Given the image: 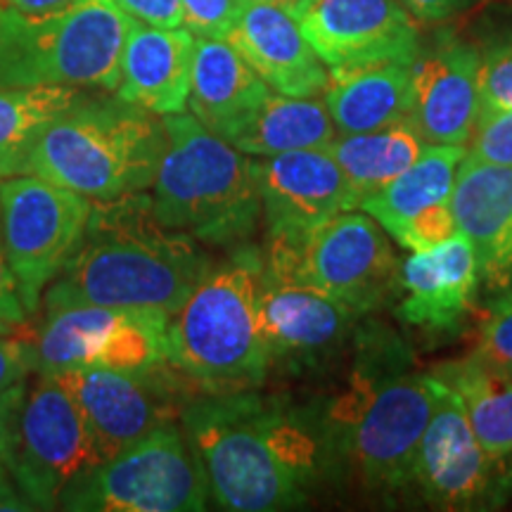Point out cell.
<instances>
[{
  "instance_id": "obj_1",
  "label": "cell",
  "mask_w": 512,
  "mask_h": 512,
  "mask_svg": "<svg viewBox=\"0 0 512 512\" xmlns=\"http://www.w3.org/2000/svg\"><path fill=\"white\" fill-rule=\"evenodd\" d=\"M209 268L197 240L159 223L143 192L95 202L83 242L46 292V311L107 306L171 318Z\"/></svg>"
},
{
  "instance_id": "obj_2",
  "label": "cell",
  "mask_w": 512,
  "mask_h": 512,
  "mask_svg": "<svg viewBox=\"0 0 512 512\" xmlns=\"http://www.w3.org/2000/svg\"><path fill=\"white\" fill-rule=\"evenodd\" d=\"M181 420L221 508L273 512L306 501L320 444L280 403L252 389L207 394L185 403Z\"/></svg>"
},
{
  "instance_id": "obj_3",
  "label": "cell",
  "mask_w": 512,
  "mask_h": 512,
  "mask_svg": "<svg viewBox=\"0 0 512 512\" xmlns=\"http://www.w3.org/2000/svg\"><path fill=\"white\" fill-rule=\"evenodd\" d=\"M166 147L164 121L133 102L88 95L57 114L36 140L29 174L93 202L145 192Z\"/></svg>"
},
{
  "instance_id": "obj_4",
  "label": "cell",
  "mask_w": 512,
  "mask_h": 512,
  "mask_svg": "<svg viewBox=\"0 0 512 512\" xmlns=\"http://www.w3.org/2000/svg\"><path fill=\"white\" fill-rule=\"evenodd\" d=\"M437 394V377L408 366L392 337L358 356L349 389L332 406V422L368 489L392 491L413 482Z\"/></svg>"
},
{
  "instance_id": "obj_5",
  "label": "cell",
  "mask_w": 512,
  "mask_h": 512,
  "mask_svg": "<svg viewBox=\"0 0 512 512\" xmlns=\"http://www.w3.org/2000/svg\"><path fill=\"white\" fill-rule=\"evenodd\" d=\"M162 121L166 147L150 197L157 221L209 245L245 242L261 219L256 159L192 114Z\"/></svg>"
},
{
  "instance_id": "obj_6",
  "label": "cell",
  "mask_w": 512,
  "mask_h": 512,
  "mask_svg": "<svg viewBox=\"0 0 512 512\" xmlns=\"http://www.w3.org/2000/svg\"><path fill=\"white\" fill-rule=\"evenodd\" d=\"M264 256L254 249L211 266L166 325V358L209 394L242 392L266 380L271 354L259 328Z\"/></svg>"
},
{
  "instance_id": "obj_7",
  "label": "cell",
  "mask_w": 512,
  "mask_h": 512,
  "mask_svg": "<svg viewBox=\"0 0 512 512\" xmlns=\"http://www.w3.org/2000/svg\"><path fill=\"white\" fill-rule=\"evenodd\" d=\"M133 17L114 0H76L53 15L3 8L0 88L67 86L112 93Z\"/></svg>"
},
{
  "instance_id": "obj_8",
  "label": "cell",
  "mask_w": 512,
  "mask_h": 512,
  "mask_svg": "<svg viewBox=\"0 0 512 512\" xmlns=\"http://www.w3.org/2000/svg\"><path fill=\"white\" fill-rule=\"evenodd\" d=\"M264 268L328 294L356 313L399 292L401 264L387 230L366 211H342L299 235H268Z\"/></svg>"
},
{
  "instance_id": "obj_9",
  "label": "cell",
  "mask_w": 512,
  "mask_h": 512,
  "mask_svg": "<svg viewBox=\"0 0 512 512\" xmlns=\"http://www.w3.org/2000/svg\"><path fill=\"white\" fill-rule=\"evenodd\" d=\"M200 458L176 422L155 427L67 486L64 510L195 512L207 508Z\"/></svg>"
},
{
  "instance_id": "obj_10",
  "label": "cell",
  "mask_w": 512,
  "mask_h": 512,
  "mask_svg": "<svg viewBox=\"0 0 512 512\" xmlns=\"http://www.w3.org/2000/svg\"><path fill=\"white\" fill-rule=\"evenodd\" d=\"M91 211L88 197L41 176L22 174L0 183L5 256L29 316L79 249Z\"/></svg>"
},
{
  "instance_id": "obj_11",
  "label": "cell",
  "mask_w": 512,
  "mask_h": 512,
  "mask_svg": "<svg viewBox=\"0 0 512 512\" xmlns=\"http://www.w3.org/2000/svg\"><path fill=\"white\" fill-rule=\"evenodd\" d=\"M34 508H55L67 486L102 463L74 396L53 375L27 389L15 434L3 458Z\"/></svg>"
},
{
  "instance_id": "obj_12",
  "label": "cell",
  "mask_w": 512,
  "mask_h": 512,
  "mask_svg": "<svg viewBox=\"0 0 512 512\" xmlns=\"http://www.w3.org/2000/svg\"><path fill=\"white\" fill-rule=\"evenodd\" d=\"M53 377L74 396L102 463L155 427L176 422L190 401V377L169 361L133 370L79 366Z\"/></svg>"
},
{
  "instance_id": "obj_13",
  "label": "cell",
  "mask_w": 512,
  "mask_h": 512,
  "mask_svg": "<svg viewBox=\"0 0 512 512\" xmlns=\"http://www.w3.org/2000/svg\"><path fill=\"white\" fill-rule=\"evenodd\" d=\"M290 12L330 72L413 64L420 53L415 17L403 0H299Z\"/></svg>"
},
{
  "instance_id": "obj_14",
  "label": "cell",
  "mask_w": 512,
  "mask_h": 512,
  "mask_svg": "<svg viewBox=\"0 0 512 512\" xmlns=\"http://www.w3.org/2000/svg\"><path fill=\"white\" fill-rule=\"evenodd\" d=\"M36 373L57 375L79 366L133 370L162 356L157 323L145 313L107 306H67L46 311L34 339Z\"/></svg>"
},
{
  "instance_id": "obj_15",
  "label": "cell",
  "mask_w": 512,
  "mask_h": 512,
  "mask_svg": "<svg viewBox=\"0 0 512 512\" xmlns=\"http://www.w3.org/2000/svg\"><path fill=\"white\" fill-rule=\"evenodd\" d=\"M501 465L484 451L458 399L439 382L413 475L427 501L446 510L477 508L494 498Z\"/></svg>"
},
{
  "instance_id": "obj_16",
  "label": "cell",
  "mask_w": 512,
  "mask_h": 512,
  "mask_svg": "<svg viewBox=\"0 0 512 512\" xmlns=\"http://www.w3.org/2000/svg\"><path fill=\"white\" fill-rule=\"evenodd\" d=\"M261 219L268 235H299L358 209V195L328 147L294 150L256 162Z\"/></svg>"
},
{
  "instance_id": "obj_17",
  "label": "cell",
  "mask_w": 512,
  "mask_h": 512,
  "mask_svg": "<svg viewBox=\"0 0 512 512\" xmlns=\"http://www.w3.org/2000/svg\"><path fill=\"white\" fill-rule=\"evenodd\" d=\"M226 41L275 93L320 98L328 91L330 69L283 5L247 0Z\"/></svg>"
},
{
  "instance_id": "obj_18",
  "label": "cell",
  "mask_w": 512,
  "mask_h": 512,
  "mask_svg": "<svg viewBox=\"0 0 512 512\" xmlns=\"http://www.w3.org/2000/svg\"><path fill=\"white\" fill-rule=\"evenodd\" d=\"M479 55L463 41H444L411 64V124L427 145L467 147L479 105Z\"/></svg>"
},
{
  "instance_id": "obj_19",
  "label": "cell",
  "mask_w": 512,
  "mask_h": 512,
  "mask_svg": "<svg viewBox=\"0 0 512 512\" xmlns=\"http://www.w3.org/2000/svg\"><path fill=\"white\" fill-rule=\"evenodd\" d=\"M358 313L297 280L261 271L259 328L271 361L306 363L342 342Z\"/></svg>"
},
{
  "instance_id": "obj_20",
  "label": "cell",
  "mask_w": 512,
  "mask_h": 512,
  "mask_svg": "<svg viewBox=\"0 0 512 512\" xmlns=\"http://www.w3.org/2000/svg\"><path fill=\"white\" fill-rule=\"evenodd\" d=\"M479 280L477 252L465 235L411 252L401 264L399 318L430 332L458 330L475 306Z\"/></svg>"
},
{
  "instance_id": "obj_21",
  "label": "cell",
  "mask_w": 512,
  "mask_h": 512,
  "mask_svg": "<svg viewBox=\"0 0 512 512\" xmlns=\"http://www.w3.org/2000/svg\"><path fill=\"white\" fill-rule=\"evenodd\" d=\"M458 233L470 240L489 287L512 285V166L463 159L451 192Z\"/></svg>"
},
{
  "instance_id": "obj_22",
  "label": "cell",
  "mask_w": 512,
  "mask_h": 512,
  "mask_svg": "<svg viewBox=\"0 0 512 512\" xmlns=\"http://www.w3.org/2000/svg\"><path fill=\"white\" fill-rule=\"evenodd\" d=\"M195 41L190 29H162L133 19L121 53L119 98L157 117L185 112Z\"/></svg>"
},
{
  "instance_id": "obj_23",
  "label": "cell",
  "mask_w": 512,
  "mask_h": 512,
  "mask_svg": "<svg viewBox=\"0 0 512 512\" xmlns=\"http://www.w3.org/2000/svg\"><path fill=\"white\" fill-rule=\"evenodd\" d=\"M268 93L266 81L226 38L197 36L188 107L202 126L233 143Z\"/></svg>"
},
{
  "instance_id": "obj_24",
  "label": "cell",
  "mask_w": 512,
  "mask_h": 512,
  "mask_svg": "<svg viewBox=\"0 0 512 512\" xmlns=\"http://www.w3.org/2000/svg\"><path fill=\"white\" fill-rule=\"evenodd\" d=\"M325 105L337 133H368L411 121V64L380 62L330 72Z\"/></svg>"
},
{
  "instance_id": "obj_25",
  "label": "cell",
  "mask_w": 512,
  "mask_h": 512,
  "mask_svg": "<svg viewBox=\"0 0 512 512\" xmlns=\"http://www.w3.org/2000/svg\"><path fill=\"white\" fill-rule=\"evenodd\" d=\"M465 159V147L427 145L415 162L373 195L361 202L366 214L399 242L415 223L451 204L458 166Z\"/></svg>"
},
{
  "instance_id": "obj_26",
  "label": "cell",
  "mask_w": 512,
  "mask_h": 512,
  "mask_svg": "<svg viewBox=\"0 0 512 512\" xmlns=\"http://www.w3.org/2000/svg\"><path fill=\"white\" fill-rule=\"evenodd\" d=\"M432 375L456 396L484 451L505 463L512 456V370L470 354L441 363Z\"/></svg>"
},
{
  "instance_id": "obj_27",
  "label": "cell",
  "mask_w": 512,
  "mask_h": 512,
  "mask_svg": "<svg viewBox=\"0 0 512 512\" xmlns=\"http://www.w3.org/2000/svg\"><path fill=\"white\" fill-rule=\"evenodd\" d=\"M335 138L337 128L325 100L292 98L271 91L230 145L249 157L264 159L283 152L328 147Z\"/></svg>"
},
{
  "instance_id": "obj_28",
  "label": "cell",
  "mask_w": 512,
  "mask_h": 512,
  "mask_svg": "<svg viewBox=\"0 0 512 512\" xmlns=\"http://www.w3.org/2000/svg\"><path fill=\"white\" fill-rule=\"evenodd\" d=\"M425 138L411 121L380 128L368 133H337L328 145V152L335 157L339 169L349 178L351 188L358 195V207L425 152Z\"/></svg>"
},
{
  "instance_id": "obj_29",
  "label": "cell",
  "mask_w": 512,
  "mask_h": 512,
  "mask_svg": "<svg viewBox=\"0 0 512 512\" xmlns=\"http://www.w3.org/2000/svg\"><path fill=\"white\" fill-rule=\"evenodd\" d=\"M81 98L79 88H0V181L29 174L38 136Z\"/></svg>"
},
{
  "instance_id": "obj_30",
  "label": "cell",
  "mask_w": 512,
  "mask_h": 512,
  "mask_svg": "<svg viewBox=\"0 0 512 512\" xmlns=\"http://www.w3.org/2000/svg\"><path fill=\"white\" fill-rule=\"evenodd\" d=\"M465 157L484 164L512 166V110L479 105Z\"/></svg>"
},
{
  "instance_id": "obj_31",
  "label": "cell",
  "mask_w": 512,
  "mask_h": 512,
  "mask_svg": "<svg viewBox=\"0 0 512 512\" xmlns=\"http://www.w3.org/2000/svg\"><path fill=\"white\" fill-rule=\"evenodd\" d=\"M472 354L491 366L512 370V292L494 299L484 311Z\"/></svg>"
},
{
  "instance_id": "obj_32",
  "label": "cell",
  "mask_w": 512,
  "mask_h": 512,
  "mask_svg": "<svg viewBox=\"0 0 512 512\" xmlns=\"http://www.w3.org/2000/svg\"><path fill=\"white\" fill-rule=\"evenodd\" d=\"M479 98L486 107L512 110V41L479 57Z\"/></svg>"
},
{
  "instance_id": "obj_33",
  "label": "cell",
  "mask_w": 512,
  "mask_h": 512,
  "mask_svg": "<svg viewBox=\"0 0 512 512\" xmlns=\"http://www.w3.org/2000/svg\"><path fill=\"white\" fill-rule=\"evenodd\" d=\"M188 29L202 38H226L247 0H181Z\"/></svg>"
},
{
  "instance_id": "obj_34",
  "label": "cell",
  "mask_w": 512,
  "mask_h": 512,
  "mask_svg": "<svg viewBox=\"0 0 512 512\" xmlns=\"http://www.w3.org/2000/svg\"><path fill=\"white\" fill-rule=\"evenodd\" d=\"M31 370H36L34 342L22 337L0 335V389L27 380Z\"/></svg>"
},
{
  "instance_id": "obj_35",
  "label": "cell",
  "mask_w": 512,
  "mask_h": 512,
  "mask_svg": "<svg viewBox=\"0 0 512 512\" xmlns=\"http://www.w3.org/2000/svg\"><path fill=\"white\" fill-rule=\"evenodd\" d=\"M128 17L162 29H178L185 24L181 0H114Z\"/></svg>"
},
{
  "instance_id": "obj_36",
  "label": "cell",
  "mask_w": 512,
  "mask_h": 512,
  "mask_svg": "<svg viewBox=\"0 0 512 512\" xmlns=\"http://www.w3.org/2000/svg\"><path fill=\"white\" fill-rule=\"evenodd\" d=\"M29 313L24 311L22 299H19L15 278H12L8 256H5V242H3V214H0V320L10 325H24L27 323Z\"/></svg>"
},
{
  "instance_id": "obj_37",
  "label": "cell",
  "mask_w": 512,
  "mask_h": 512,
  "mask_svg": "<svg viewBox=\"0 0 512 512\" xmlns=\"http://www.w3.org/2000/svg\"><path fill=\"white\" fill-rule=\"evenodd\" d=\"M27 380L12 384L8 389H0V460L8 453V446L15 434L19 411H22L24 396H27Z\"/></svg>"
},
{
  "instance_id": "obj_38",
  "label": "cell",
  "mask_w": 512,
  "mask_h": 512,
  "mask_svg": "<svg viewBox=\"0 0 512 512\" xmlns=\"http://www.w3.org/2000/svg\"><path fill=\"white\" fill-rule=\"evenodd\" d=\"M408 12L420 22H444V19L458 15L479 0H403Z\"/></svg>"
},
{
  "instance_id": "obj_39",
  "label": "cell",
  "mask_w": 512,
  "mask_h": 512,
  "mask_svg": "<svg viewBox=\"0 0 512 512\" xmlns=\"http://www.w3.org/2000/svg\"><path fill=\"white\" fill-rule=\"evenodd\" d=\"M10 510H34V505L22 496V491L17 489L10 470L5 467L3 460H0V512H10Z\"/></svg>"
},
{
  "instance_id": "obj_40",
  "label": "cell",
  "mask_w": 512,
  "mask_h": 512,
  "mask_svg": "<svg viewBox=\"0 0 512 512\" xmlns=\"http://www.w3.org/2000/svg\"><path fill=\"white\" fill-rule=\"evenodd\" d=\"M5 8L22 12V15L41 17V15H53L69 5H74L76 0H3Z\"/></svg>"
},
{
  "instance_id": "obj_41",
  "label": "cell",
  "mask_w": 512,
  "mask_h": 512,
  "mask_svg": "<svg viewBox=\"0 0 512 512\" xmlns=\"http://www.w3.org/2000/svg\"><path fill=\"white\" fill-rule=\"evenodd\" d=\"M12 330H15V325L5 323V320H0V335H12Z\"/></svg>"
},
{
  "instance_id": "obj_42",
  "label": "cell",
  "mask_w": 512,
  "mask_h": 512,
  "mask_svg": "<svg viewBox=\"0 0 512 512\" xmlns=\"http://www.w3.org/2000/svg\"><path fill=\"white\" fill-rule=\"evenodd\" d=\"M268 3H275V5H283V8H287V10H290V8H292V5H297V3H299V0H268Z\"/></svg>"
},
{
  "instance_id": "obj_43",
  "label": "cell",
  "mask_w": 512,
  "mask_h": 512,
  "mask_svg": "<svg viewBox=\"0 0 512 512\" xmlns=\"http://www.w3.org/2000/svg\"><path fill=\"white\" fill-rule=\"evenodd\" d=\"M0 17H3V0H0Z\"/></svg>"
}]
</instances>
